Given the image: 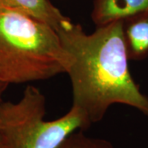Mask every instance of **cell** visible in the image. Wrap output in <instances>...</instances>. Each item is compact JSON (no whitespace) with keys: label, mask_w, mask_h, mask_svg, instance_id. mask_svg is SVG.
<instances>
[{"label":"cell","mask_w":148,"mask_h":148,"mask_svg":"<svg viewBox=\"0 0 148 148\" xmlns=\"http://www.w3.org/2000/svg\"><path fill=\"white\" fill-rule=\"evenodd\" d=\"M73 59L68 74L73 103L91 124L101 121L115 104L132 107L148 116V97L128 69L123 21L96 27L91 34L73 21L57 31Z\"/></svg>","instance_id":"cell-1"},{"label":"cell","mask_w":148,"mask_h":148,"mask_svg":"<svg viewBox=\"0 0 148 148\" xmlns=\"http://www.w3.org/2000/svg\"><path fill=\"white\" fill-rule=\"evenodd\" d=\"M73 61L53 27L17 11L0 12V82L49 79L68 73Z\"/></svg>","instance_id":"cell-2"},{"label":"cell","mask_w":148,"mask_h":148,"mask_svg":"<svg viewBox=\"0 0 148 148\" xmlns=\"http://www.w3.org/2000/svg\"><path fill=\"white\" fill-rule=\"evenodd\" d=\"M46 98L40 89L27 86L16 102L0 101V142L3 148H58L73 132L92 124L77 109L45 121Z\"/></svg>","instance_id":"cell-3"},{"label":"cell","mask_w":148,"mask_h":148,"mask_svg":"<svg viewBox=\"0 0 148 148\" xmlns=\"http://www.w3.org/2000/svg\"><path fill=\"white\" fill-rule=\"evenodd\" d=\"M148 12V0H95L90 13L96 27Z\"/></svg>","instance_id":"cell-4"},{"label":"cell","mask_w":148,"mask_h":148,"mask_svg":"<svg viewBox=\"0 0 148 148\" xmlns=\"http://www.w3.org/2000/svg\"><path fill=\"white\" fill-rule=\"evenodd\" d=\"M0 3L6 9L32 16L49 25L56 32L72 22L49 0H0Z\"/></svg>","instance_id":"cell-5"},{"label":"cell","mask_w":148,"mask_h":148,"mask_svg":"<svg viewBox=\"0 0 148 148\" xmlns=\"http://www.w3.org/2000/svg\"><path fill=\"white\" fill-rule=\"evenodd\" d=\"M123 40L128 60L148 57V12L123 21Z\"/></svg>","instance_id":"cell-6"},{"label":"cell","mask_w":148,"mask_h":148,"mask_svg":"<svg viewBox=\"0 0 148 148\" xmlns=\"http://www.w3.org/2000/svg\"><path fill=\"white\" fill-rule=\"evenodd\" d=\"M58 148H115L108 140L90 137L80 130L64 140Z\"/></svg>","instance_id":"cell-7"},{"label":"cell","mask_w":148,"mask_h":148,"mask_svg":"<svg viewBox=\"0 0 148 148\" xmlns=\"http://www.w3.org/2000/svg\"><path fill=\"white\" fill-rule=\"evenodd\" d=\"M8 86L3 84V83H2V82H0V101L3 100V95L4 94V92L6 91V90H7Z\"/></svg>","instance_id":"cell-8"},{"label":"cell","mask_w":148,"mask_h":148,"mask_svg":"<svg viewBox=\"0 0 148 148\" xmlns=\"http://www.w3.org/2000/svg\"><path fill=\"white\" fill-rule=\"evenodd\" d=\"M4 9H6V8H4V7H3V4H2V3H0V12H1V11L4 10Z\"/></svg>","instance_id":"cell-9"},{"label":"cell","mask_w":148,"mask_h":148,"mask_svg":"<svg viewBox=\"0 0 148 148\" xmlns=\"http://www.w3.org/2000/svg\"><path fill=\"white\" fill-rule=\"evenodd\" d=\"M0 148H3V147H2V144H1V142H0Z\"/></svg>","instance_id":"cell-10"}]
</instances>
